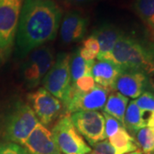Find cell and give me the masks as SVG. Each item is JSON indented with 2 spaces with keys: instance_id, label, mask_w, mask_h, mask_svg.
I'll list each match as a JSON object with an SVG mask.
<instances>
[{
  "instance_id": "1",
  "label": "cell",
  "mask_w": 154,
  "mask_h": 154,
  "mask_svg": "<svg viewBox=\"0 0 154 154\" xmlns=\"http://www.w3.org/2000/svg\"><path fill=\"white\" fill-rule=\"evenodd\" d=\"M62 11L53 0H24L17 30V53L26 57L54 39Z\"/></svg>"
},
{
  "instance_id": "2",
  "label": "cell",
  "mask_w": 154,
  "mask_h": 154,
  "mask_svg": "<svg viewBox=\"0 0 154 154\" xmlns=\"http://www.w3.org/2000/svg\"><path fill=\"white\" fill-rule=\"evenodd\" d=\"M109 61L122 71L148 73L154 68V53L139 39L122 33L116 42Z\"/></svg>"
},
{
  "instance_id": "3",
  "label": "cell",
  "mask_w": 154,
  "mask_h": 154,
  "mask_svg": "<svg viewBox=\"0 0 154 154\" xmlns=\"http://www.w3.org/2000/svg\"><path fill=\"white\" fill-rule=\"evenodd\" d=\"M38 123L32 107L24 102H17L6 116L4 135L8 141L22 145Z\"/></svg>"
},
{
  "instance_id": "4",
  "label": "cell",
  "mask_w": 154,
  "mask_h": 154,
  "mask_svg": "<svg viewBox=\"0 0 154 154\" xmlns=\"http://www.w3.org/2000/svg\"><path fill=\"white\" fill-rule=\"evenodd\" d=\"M55 57L53 50L47 45H41L26 56L21 69L22 80L28 88H34L43 81Z\"/></svg>"
},
{
  "instance_id": "5",
  "label": "cell",
  "mask_w": 154,
  "mask_h": 154,
  "mask_svg": "<svg viewBox=\"0 0 154 154\" xmlns=\"http://www.w3.org/2000/svg\"><path fill=\"white\" fill-rule=\"evenodd\" d=\"M24 0H0V55L10 54Z\"/></svg>"
},
{
  "instance_id": "6",
  "label": "cell",
  "mask_w": 154,
  "mask_h": 154,
  "mask_svg": "<svg viewBox=\"0 0 154 154\" xmlns=\"http://www.w3.org/2000/svg\"><path fill=\"white\" fill-rule=\"evenodd\" d=\"M52 137L61 153L88 154L91 147L74 126L70 116H62L52 128Z\"/></svg>"
},
{
  "instance_id": "7",
  "label": "cell",
  "mask_w": 154,
  "mask_h": 154,
  "mask_svg": "<svg viewBox=\"0 0 154 154\" xmlns=\"http://www.w3.org/2000/svg\"><path fill=\"white\" fill-rule=\"evenodd\" d=\"M69 61L70 55L66 52L59 53L42 81L45 89L63 102L66 99L72 84Z\"/></svg>"
},
{
  "instance_id": "8",
  "label": "cell",
  "mask_w": 154,
  "mask_h": 154,
  "mask_svg": "<svg viewBox=\"0 0 154 154\" xmlns=\"http://www.w3.org/2000/svg\"><path fill=\"white\" fill-rule=\"evenodd\" d=\"M108 94L109 89L99 85H95L94 88L86 92H81L70 87L63 104L69 113L82 110H101L106 103Z\"/></svg>"
},
{
  "instance_id": "9",
  "label": "cell",
  "mask_w": 154,
  "mask_h": 154,
  "mask_svg": "<svg viewBox=\"0 0 154 154\" xmlns=\"http://www.w3.org/2000/svg\"><path fill=\"white\" fill-rule=\"evenodd\" d=\"M71 121L80 134L92 146L105 140V118L97 110H82L74 112Z\"/></svg>"
},
{
  "instance_id": "10",
  "label": "cell",
  "mask_w": 154,
  "mask_h": 154,
  "mask_svg": "<svg viewBox=\"0 0 154 154\" xmlns=\"http://www.w3.org/2000/svg\"><path fill=\"white\" fill-rule=\"evenodd\" d=\"M28 98L38 120L44 126L49 125L60 114L61 100L45 88H39L28 94Z\"/></svg>"
},
{
  "instance_id": "11",
  "label": "cell",
  "mask_w": 154,
  "mask_h": 154,
  "mask_svg": "<svg viewBox=\"0 0 154 154\" xmlns=\"http://www.w3.org/2000/svg\"><path fill=\"white\" fill-rule=\"evenodd\" d=\"M148 85L146 73L143 71H122L116 80L113 90L127 98L136 99L146 91Z\"/></svg>"
},
{
  "instance_id": "12",
  "label": "cell",
  "mask_w": 154,
  "mask_h": 154,
  "mask_svg": "<svg viewBox=\"0 0 154 154\" xmlns=\"http://www.w3.org/2000/svg\"><path fill=\"white\" fill-rule=\"evenodd\" d=\"M88 21L79 11L67 12L60 27L61 39L65 44L82 40L88 30Z\"/></svg>"
},
{
  "instance_id": "13",
  "label": "cell",
  "mask_w": 154,
  "mask_h": 154,
  "mask_svg": "<svg viewBox=\"0 0 154 154\" xmlns=\"http://www.w3.org/2000/svg\"><path fill=\"white\" fill-rule=\"evenodd\" d=\"M23 146L31 154H62L49 129L38 122Z\"/></svg>"
},
{
  "instance_id": "14",
  "label": "cell",
  "mask_w": 154,
  "mask_h": 154,
  "mask_svg": "<svg viewBox=\"0 0 154 154\" xmlns=\"http://www.w3.org/2000/svg\"><path fill=\"white\" fill-rule=\"evenodd\" d=\"M122 33L117 27L110 23H104L94 30L92 35L97 38L99 44V52L97 56L99 60H110L112 49Z\"/></svg>"
},
{
  "instance_id": "15",
  "label": "cell",
  "mask_w": 154,
  "mask_h": 154,
  "mask_svg": "<svg viewBox=\"0 0 154 154\" xmlns=\"http://www.w3.org/2000/svg\"><path fill=\"white\" fill-rule=\"evenodd\" d=\"M122 70L110 61H94L92 67L91 75L98 85L107 88L113 89L116 80Z\"/></svg>"
},
{
  "instance_id": "16",
  "label": "cell",
  "mask_w": 154,
  "mask_h": 154,
  "mask_svg": "<svg viewBox=\"0 0 154 154\" xmlns=\"http://www.w3.org/2000/svg\"><path fill=\"white\" fill-rule=\"evenodd\" d=\"M152 113L141 110L136 105L135 100H132L125 111L123 127L134 137L140 128L147 126V122Z\"/></svg>"
},
{
  "instance_id": "17",
  "label": "cell",
  "mask_w": 154,
  "mask_h": 154,
  "mask_svg": "<svg viewBox=\"0 0 154 154\" xmlns=\"http://www.w3.org/2000/svg\"><path fill=\"white\" fill-rule=\"evenodd\" d=\"M110 143L116 149L117 154H126L137 151L139 148L137 141L127 129L122 126L113 136L109 138Z\"/></svg>"
},
{
  "instance_id": "18",
  "label": "cell",
  "mask_w": 154,
  "mask_h": 154,
  "mask_svg": "<svg viewBox=\"0 0 154 154\" xmlns=\"http://www.w3.org/2000/svg\"><path fill=\"white\" fill-rule=\"evenodd\" d=\"M128 104V98L118 92L113 93L107 98L103 111L115 117L116 120H118L123 125L124 115Z\"/></svg>"
},
{
  "instance_id": "19",
  "label": "cell",
  "mask_w": 154,
  "mask_h": 154,
  "mask_svg": "<svg viewBox=\"0 0 154 154\" xmlns=\"http://www.w3.org/2000/svg\"><path fill=\"white\" fill-rule=\"evenodd\" d=\"M94 61H86L80 55L79 49L75 51V52L70 56L69 69L71 75V82H75L76 80L86 75H91L92 67Z\"/></svg>"
},
{
  "instance_id": "20",
  "label": "cell",
  "mask_w": 154,
  "mask_h": 154,
  "mask_svg": "<svg viewBox=\"0 0 154 154\" xmlns=\"http://www.w3.org/2000/svg\"><path fill=\"white\" fill-rule=\"evenodd\" d=\"M134 10L149 30L154 31V0H134Z\"/></svg>"
},
{
  "instance_id": "21",
  "label": "cell",
  "mask_w": 154,
  "mask_h": 154,
  "mask_svg": "<svg viewBox=\"0 0 154 154\" xmlns=\"http://www.w3.org/2000/svg\"><path fill=\"white\" fill-rule=\"evenodd\" d=\"M138 146L145 154H154V128L145 127L135 134Z\"/></svg>"
},
{
  "instance_id": "22",
  "label": "cell",
  "mask_w": 154,
  "mask_h": 154,
  "mask_svg": "<svg viewBox=\"0 0 154 154\" xmlns=\"http://www.w3.org/2000/svg\"><path fill=\"white\" fill-rule=\"evenodd\" d=\"M138 107L143 111L153 112L154 111V94L150 91H145L135 100Z\"/></svg>"
},
{
  "instance_id": "23",
  "label": "cell",
  "mask_w": 154,
  "mask_h": 154,
  "mask_svg": "<svg viewBox=\"0 0 154 154\" xmlns=\"http://www.w3.org/2000/svg\"><path fill=\"white\" fill-rule=\"evenodd\" d=\"M0 154H31L28 149L20 144L6 141L0 143Z\"/></svg>"
},
{
  "instance_id": "24",
  "label": "cell",
  "mask_w": 154,
  "mask_h": 154,
  "mask_svg": "<svg viewBox=\"0 0 154 154\" xmlns=\"http://www.w3.org/2000/svg\"><path fill=\"white\" fill-rule=\"evenodd\" d=\"M102 114H103L104 118H105V136H106V138H110L113 136L120 129V128L123 125L118 120H116L115 117L111 116L104 111Z\"/></svg>"
},
{
  "instance_id": "25",
  "label": "cell",
  "mask_w": 154,
  "mask_h": 154,
  "mask_svg": "<svg viewBox=\"0 0 154 154\" xmlns=\"http://www.w3.org/2000/svg\"><path fill=\"white\" fill-rule=\"evenodd\" d=\"M95 85L96 84H95V82H94L92 75H86V76H83L78 79L75 82L72 83L71 87L78 91L86 92V91H89L92 88H94Z\"/></svg>"
},
{
  "instance_id": "26",
  "label": "cell",
  "mask_w": 154,
  "mask_h": 154,
  "mask_svg": "<svg viewBox=\"0 0 154 154\" xmlns=\"http://www.w3.org/2000/svg\"><path fill=\"white\" fill-rule=\"evenodd\" d=\"M90 154H117L116 149L110 143L109 140H104L93 146Z\"/></svg>"
},
{
  "instance_id": "27",
  "label": "cell",
  "mask_w": 154,
  "mask_h": 154,
  "mask_svg": "<svg viewBox=\"0 0 154 154\" xmlns=\"http://www.w3.org/2000/svg\"><path fill=\"white\" fill-rule=\"evenodd\" d=\"M82 47L89 51L93 52L96 56H98V54H99V44L98 40H97V38H95L94 35H90L88 38H87L84 40Z\"/></svg>"
},
{
  "instance_id": "28",
  "label": "cell",
  "mask_w": 154,
  "mask_h": 154,
  "mask_svg": "<svg viewBox=\"0 0 154 154\" xmlns=\"http://www.w3.org/2000/svg\"><path fill=\"white\" fill-rule=\"evenodd\" d=\"M146 75H147V81H148V84L150 83L151 84V86L154 89V68L151 70V71H149L147 74H146Z\"/></svg>"
},
{
  "instance_id": "29",
  "label": "cell",
  "mask_w": 154,
  "mask_h": 154,
  "mask_svg": "<svg viewBox=\"0 0 154 154\" xmlns=\"http://www.w3.org/2000/svg\"><path fill=\"white\" fill-rule=\"evenodd\" d=\"M147 126L154 128V111L151 114L150 117H149L148 122H147Z\"/></svg>"
},
{
  "instance_id": "30",
  "label": "cell",
  "mask_w": 154,
  "mask_h": 154,
  "mask_svg": "<svg viewBox=\"0 0 154 154\" xmlns=\"http://www.w3.org/2000/svg\"><path fill=\"white\" fill-rule=\"evenodd\" d=\"M69 3L71 4H75V5H78V4H83V3H86V2H88L90 0H68Z\"/></svg>"
},
{
  "instance_id": "31",
  "label": "cell",
  "mask_w": 154,
  "mask_h": 154,
  "mask_svg": "<svg viewBox=\"0 0 154 154\" xmlns=\"http://www.w3.org/2000/svg\"><path fill=\"white\" fill-rule=\"evenodd\" d=\"M126 154H144L141 151H140V150H137V151H134V152H128V153Z\"/></svg>"
},
{
  "instance_id": "32",
  "label": "cell",
  "mask_w": 154,
  "mask_h": 154,
  "mask_svg": "<svg viewBox=\"0 0 154 154\" xmlns=\"http://www.w3.org/2000/svg\"><path fill=\"white\" fill-rule=\"evenodd\" d=\"M152 34H153V36H154V31H153V33H152Z\"/></svg>"
},
{
  "instance_id": "33",
  "label": "cell",
  "mask_w": 154,
  "mask_h": 154,
  "mask_svg": "<svg viewBox=\"0 0 154 154\" xmlns=\"http://www.w3.org/2000/svg\"><path fill=\"white\" fill-rule=\"evenodd\" d=\"M71 154H77V153H71Z\"/></svg>"
}]
</instances>
